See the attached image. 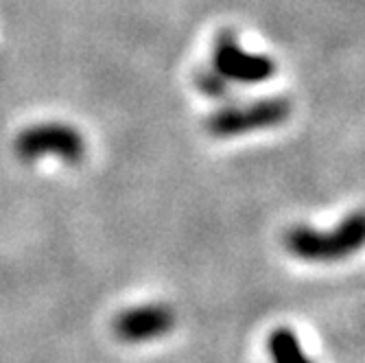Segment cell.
Instances as JSON below:
<instances>
[{"instance_id":"cell-7","label":"cell","mask_w":365,"mask_h":363,"mask_svg":"<svg viewBox=\"0 0 365 363\" xmlns=\"http://www.w3.org/2000/svg\"><path fill=\"white\" fill-rule=\"evenodd\" d=\"M195 86L208 98H225L232 90V86L217 71H212L210 66L208 68H199L195 73Z\"/></svg>"},{"instance_id":"cell-6","label":"cell","mask_w":365,"mask_h":363,"mask_svg":"<svg viewBox=\"0 0 365 363\" xmlns=\"http://www.w3.org/2000/svg\"><path fill=\"white\" fill-rule=\"evenodd\" d=\"M267 352L272 363H315L304 350L297 333L289 326H278L269 333Z\"/></svg>"},{"instance_id":"cell-2","label":"cell","mask_w":365,"mask_h":363,"mask_svg":"<svg viewBox=\"0 0 365 363\" xmlns=\"http://www.w3.org/2000/svg\"><path fill=\"white\" fill-rule=\"evenodd\" d=\"M291 116V101L284 96L254 98L245 103H232L210 114L206 131L215 138H239L256 131L276 129Z\"/></svg>"},{"instance_id":"cell-4","label":"cell","mask_w":365,"mask_h":363,"mask_svg":"<svg viewBox=\"0 0 365 363\" xmlns=\"http://www.w3.org/2000/svg\"><path fill=\"white\" fill-rule=\"evenodd\" d=\"M14 149L26 164L48 155H55L66 164H77L86 155L83 136L66 123H40L26 127L18 134Z\"/></svg>"},{"instance_id":"cell-3","label":"cell","mask_w":365,"mask_h":363,"mask_svg":"<svg viewBox=\"0 0 365 363\" xmlns=\"http://www.w3.org/2000/svg\"><path fill=\"white\" fill-rule=\"evenodd\" d=\"M210 68L217 71L230 86H256L269 81L276 75V61L264 53L247 51L235 31H223L215 38Z\"/></svg>"},{"instance_id":"cell-1","label":"cell","mask_w":365,"mask_h":363,"mask_svg":"<svg viewBox=\"0 0 365 363\" xmlns=\"http://www.w3.org/2000/svg\"><path fill=\"white\" fill-rule=\"evenodd\" d=\"M282 241L287 254L311 265L348 260L365 250V208L348 213L333 227L291 225Z\"/></svg>"},{"instance_id":"cell-5","label":"cell","mask_w":365,"mask_h":363,"mask_svg":"<svg viewBox=\"0 0 365 363\" xmlns=\"http://www.w3.org/2000/svg\"><path fill=\"white\" fill-rule=\"evenodd\" d=\"M178 326V315L167 302H143L116 313L112 331L127 346L153 344L167 337Z\"/></svg>"}]
</instances>
